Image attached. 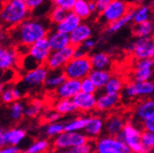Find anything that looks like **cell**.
<instances>
[{"label":"cell","mask_w":154,"mask_h":153,"mask_svg":"<svg viewBox=\"0 0 154 153\" xmlns=\"http://www.w3.org/2000/svg\"><path fill=\"white\" fill-rule=\"evenodd\" d=\"M50 20L37 17H29L19 25L10 29L9 38L16 45L30 46L43 38H47L50 32Z\"/></svg>","instance_id":"1"},{"label":"cell","mask_w":154,"mask_h":153,"mask_svg":"<svg viewBox=\"0 0 154 153\" xmlns=\"http://www.w3.org/2000/svg\"><path fill=\"white\" fill-rule=\"evenodd\" d=\"M31 13L23 0H5L0 7V23L10 29L30 17Z\"/></svg>","instance_id":"2"},{"label":"cell","mask_w":154,"mask_h":153,"mask_svg":"<svg viewBox=\"0 0 154 153\" xmlns=\"http://www.w3.org/2000/svg\"><path fill=\"white\" fill-rule=\"evenodd\" d=\"M93 70L90 57L88 55L84 57H73L63 67V72L66 78L82 80L90 74Z\"/></svg>","instance_id":"3"},{"label":"cell","mask_w":154,"mask_h":153,"mask_svg":"<svg viewBox=\"0 0 154 153\" xmlns=\"http://www.w3.org/2000/svg\"><path fill=\"white\" fill-rule=\"evenodd\" d=\"M49 72L50 70L45 64L38 65V67L24 72L18 86L24 91V93L27 90H35L44 86Z\"/></svg>","instance_id":"4"},{"label":"cell","mask_w":154,"mask_h":153,"mask_svg":"<svg viewBox=\"0 0 154 153\" xmlns=\"http://www.w3.org/2000/svg\"><path fill=\"white\" fill-rule=\"evenodd\" d=\"M141 128H140L136 124L133 122H127L123 130L116 137L124 141L129 147L131 151L148 153L141 143Z\"/></svg>","instance_id":"5"},{"label":"cell","mask_w":154,"mask_h":153,"mask_svg":"<svg viewBox=\"0 0 154 153\" xmlns=\"http://www.w3.org/2000/svg\"><path fill=\"white\" fill-rule=\"evenodd\" d=\"M89 138L85 135L84 131L72 132L63 131L60 135L53 139L52 146L55 148L70 149L73 147L79 146L89 141Z\"/></svg>","instance_id":"6"},{"label":"cell","mask_w":154,"mask_h":153,"mask_svg":"<svg viewBox=\"0 0 154 153\" xmlns=\"http://www.w3.org/2000/svg\"><path fill=\"white\" fill-rule=\"evenodd\" d=\"M75 48L76 47L72 45H69L62 50L51 51L45 63V65L50 71L63 70L68 62H70L74 57Z\"/></svg>","instance_id":"7"},{"label":"cell","mask_w":154,"mask_h":153,"mask_svg":"<svg viewBox=\"0 0 154 153\" xmlns=\"http://www.w3.org/2000/svg\"><path fill=\"white\" fill-rule=\"evenodd\" d=\"M122 93L123 97L126 99L150 96L154 93V83L152 80L143 82H130L124 86Z\"/></svg>","instance_id":"8"},{"label":"cell","mask_w":154,"mask_h":153,"mask_svg":"<svg viewBox=\"0 0 154 153\" xmlns=\"http://www.w3.org/2000/svg\"><path fill=\"white\" fill-rule=\"evenodd\" d=\"M130 9L127 0H110L107 7L100 13L101 20L106 24L113 23L125 16Z\"/></svg>","instance_id":"9"},{"label":"cell","mask_w":154,"mask_h":153,"mask_svg":"<svg viewBox=\"0 0 154 153\" xmlns=\"http://www.w3.org/2000/svg\"><path fill=\"white\" fill-rule=\"evenodd\" d=\"M128 50L137 60L154 59V44L150 37L137 38L128 44Z\"/></svg>","instance_id":"10"},{"label":"cell","mask_w":154,"mask_h":153,"mask_svg":"<svg viewBox=\"0 0 154 153\" xmlns=\"http://www.w3.org/2000/svg\"><path fill=\"white\" fill-rule=\"evenodd\" d=\"M95 151L106 150L112 153H129V147L121 139L114 136H103L94 141Z\"/></svg>","instance_id":"11"},{"label":"cell","mask_w":154,"mask_h":153,"mask_svg":"<svg viewBox=\"0 0 154 153\" xmlns=\"http://www.w3.org/2000/svg\"><path fill=\"white\" fill-rule=\"evenodd\" d=\"M51 51L48 39L43 38L29 46L27 55H29L38 65H42L45 64Z\"/></svg>","instance_id":"12"},{"label":"cell","mask_w":154,"mask_h":153,"mask_svg":"<svg viewBox=\"0 0 154 153\" xmlns=\"http://www.w3.org/2000/svg\"><path fill=\"white\" fill-rule=\"evenodd\" d=\"M154 75V59L137 60L134 66V81L143 82L152 80Z\"/></svg>","instance_id":"13"},{"label":"cell","mask_w":154,"mask_h":153,"mask_svg":"<svg viewBox=\"0 0 154 153\" xmlns=\"http://www.w3.org/2000/svg\"><path fill=\"white\" fill-rule=\"evenodd\" d=\"M79 92H81V81L66 78L59 87L54 90V94L56 98L72 99Z\"/></svg>","instance_id":"14"},{"label":"cell","mask_w":154,"mask_h":153,"mask_svg":"<svg viewBox=\"0 0 154 153\" xmlns=\"http://www.w3.org/2000/svg\"><path fill=\"white\" fill-rule=\"evenodd\" d=\"M77 111L82 113H90L96 109V95L95 93H87L79 92L72 98Z\"/></svg>","instance_id":"15"},{"label":"cell","mask_w":154,"mask_h":153,"mask_svg":"<svg viewBox=\"0 0 154 153\" xmlns=\"http://www.w3.org/2000/svg\"><path fill=\"white\" fill-rule=\"evenodd\" d=\"M19 59L20 56L16 48L3 46L0 52V70L8 71L13 69L17 64H18Z\"/></svg>","instance_id":"16"},{"label":"cell","mask_w":154,"mask_h":153,"mask_svg":"<svg viewBox=\"0 0 154 153\" xmlns=\"http://www.w3.org/2000/svg\"><path fill=\"white\" fill-rule=\"evenodd\" d=\"M154 115V98H146L138 103L133 110V118L142 123Z\"/></svg>","instance_id":"17"},{"label":"cell","mask_w":154,"mask_h":153,"mask_svg":"<svg viewBox=\"0 0 154 153\" xmlns=\"http://www.w3.org/2000/svg\"><path fill=\"white\" fill-rule=\"evenodd\" d=\"M69 35H70L71 45L74 47H79L84 41L92 38L93 29L91 25L82 21V23Z\"/></svg>","instance_id":"18"},{"label":"cell","mask_w":154,"mask_h":153,"mask_svg":"<svg viewBox=\"0 0 154 153\" xmlns=\"http://www.w3.org/2000/svg\"><path fill=\"white\" fill-rule=\"evenodd\" d=\"M105 129V121L102 118L98 116L88 117L84 132L85 135L91 139H95L102 135Z\"/></svg>","instance_id":"19"},{"label":"cell","mask_w":154,"mask_h":153,"mask_svg":"<svg viewBox=\"0 0 154 153\" xmlns=\"http://www.w3.org/2000/svg\"><path fill=\"white\" fill-rule=\"evenodd\" d=\"M119 102V94H111L104 92L96 95V109L100 112H107L115 108Z\"/></svg>","instance_id":"20"},{"label":"cell","mask_w":154,"mask_h":153,"mask_svg":"<svg viewBox=\"0 0 154 153\" xmlns=\"http://www.w3.org/2000/svg\"><path fill=\"white\" fill-rule=\"evenodd\" d=\"M47 39H48L50 47L52 51L62 50L71 45L70 35L67 33L58 31L56 29H52L51 31L49 32Z\"/></svg>","instance_id":"21"},{"label":"cell","mask_w":154,"mask_h":153,"mask_svg":"<svg viewBox=\"0 0 154 153\" xmlns=\"http://www.w3.org/2000/svg\"><path fill=\"white\" fill-rule=\"evenodd\" d=\"M82 21L83 20L81 18L72 10H71V11H68L66 17L63 18V21L54 25V29L63 32V33L70 34L82 23Z\"/></svg>","instance_id":"22"},{"label":"cell","mask_w":154,"mask_h":153,"mask_svg":"<svg viewBox=\"0 0 154 153\" xmlns=\"http://www.w3.org/2000/svg\"><path fill=\"white\" fill-rule=\"evenodd\" d=\"M126 123L127 122L122 116H119V115H112V116H110L105 121L104 131L106 133V135L116 137L123 130Z\"/></svg>","instance_id":"23"},{"label":"cell","mask_w":154,"mask_h":153,"mask_svg":"<svg viewBox=\"0 0 154 153\" xmlns=\"http://www.w3.org/2000/svg\"><path fill=\"white\" fill-rule=\"evenodd\" d=\"M27 137V131L22 127H11L4 131V145L18 146Z\"/></svg>","instance_id":"24"},{"label":"cell","mask_w":154,"mask_h":153,"mask_svg":"<svg viewBox=\"0 0 154 153\" xmlns=\"http://www.w3.org/2000/svg\"><path fill=\"white\" fill-rule=\"evenodd\" d=\"M24 95V91L18 85H7L0 94V99L5 105H10L15 101L20 100Z\"/></svg>","instance_id":"25"},{"label":"cell","mask_w":154,"mask_h":153,"mask_svg":"<svg viewBox=\"0 0 154 153\" xmlns=\"http://www.w3.org/2000/svg\"><path fill=\"white\" fill-rule=\"evenodd\" d=\"M90 61L93 69L108 70L112 64V59L106 52H94L90 56Z\"/></svg>","instance_id":"26"},{"label":"cell","mask_w":154,"mask_h":153,"mask_svg":"<svg viewBox=\"0 0 154 153\" xmlns=\"http://www.w3.org/2000/svg\"><path fill=\"white\" fill-rule=\"evenodd\" d=\"M89 78L93 81L97 90H101L105 87L106 83L111 77V72L108 70H97L93 69L88 75Z\"/></svg>","instance_id":"27"},{"label":"cell","mask_w":154,"mask_h":153,"mask_svg":"<svg viewBox=\"0 0 154 153\" xmlns=\"http://www.w3.org/2000/svg\"><path fill=\"white\" fill-rule=\"evenodd\" d=\"M53 108L62 116H68L77 112V108L72 99L67 98H57L53 104Z\"/></svg>","instance_id":"28"},{"label":"cell","mask_w":154,"mask_h":153,"mask_svg":"<svg viewBox=\"0 0 154 153\" xmlns=\"http://www.w3.org/2000/svg\"><path fill=\"white\" fill-rule=\"evenodd\" d=\"M66 80V76L63 73V70L58 71H50L48 77L44 83V86L48 90H55L59 87Z\"/></svg>","instance_id":"29"},{"label":"cell","mask_w":154,"mask_h":153,"mask_svg":"<svg viewBox=\"0 0 154 153\" xmlns=\"http://www.w3.org/2000/svg\"><path fill=\"white\" fill-rule=\"evenodd\" d=\"M133 18H134V8H130L129 11L125 16L120 17L119 20H118L117 21H115L113 23L108 24L106 31L110 34L118 32L120 29H122L124 27L128 25L129 23L133 22Z\"/></svg>","instance_id":"30"},{"label":"cell","mask_w":154,"mask_h":153,"mask_svg":"<svg viewBox=\"0 0 154 153\" xmlns=\"http://www.w3.org/2000/svg\"><path fill=\"white\" fill-rule=\"evenodd\" d=\"M124 81L119 75H111L110 79L103 88L105 93L111 94H119L124 88Z\"/></svg>","instance_id":"31"},{"label":"cell","mask_w":154,"mask_h":153,"mask_svg":"<svg viewBox=\"0 0 154 153\" xmlns=\"http://www.w3.org/2000/svg\"><path fill=\"white\" fill-rule=\"evenodd\" d=\"M151 7L147 4L139 5L136 8H134V18L133 22L139 24L150 20L151 17Z\"/></svg>","instance_id":"32"},{"label":"cell","mask_w":154,"mask_h":153,"mask_svg":"<svg viewBox=\"0 0 154 153\" xmlns=\"http://www.w3.org/2000/svg\"><path fill=\"white\" fill-rule=\"evenodd\" d=\"M133 33L137 38L151 37L154 33V23L149 20L139 24H135Z\"/></svg>","instance_id":"33"},{"label":"cell","mask_w":154,"mask_h":153,"mask_svg":"<svg viewBox=\"0 0 154 153\" xmlns=\"http://www.w3.org/2000/svg\"><path fill=\"white\" fill-rule=\"evenodd\" d=\"M72 11L78 16L82 20H85L93 14L89 8V0H76L72 8Z\"/></svg>","instance_id":"34"},{"label":"cell","mask_w":154,"mask_h":153,"mask_svg":"<svg viewBox=\"0 0 154 153\" xmlns=\"http://www.w3.org/2000/svg\"><path fill=\"white\" fill-rule=\"evenodd\" d=\"M25 104L20 100L15 101L10 104L8 108L9 118L13 121H19L25 116Z\"/></svg>","instance_id":"35"},{"label":"cell","mask_w":154,"mask_h":153,"mask_svg":"<svg viewBox=\"0 0 154 153\" xmlns=\"http://www.w3.org/2000/svg\"><path fill=\"white\" fill-rule=\"evenodd\" d=\"M87 118L88 117L79 116L65 122V127H64L65 131H72V132L84 131L87 122Z\"/></svg>","instance_id":"36"},{"label":"cell","mask_w":154,"mask_h":153,"mask_svg":"<svg viewBox=\"0 0 154 153\" xmlns=\"http://www.w3.org/2000/svg\"><path fill=\"white\" fill-rule=\"evenodd\" d=\"M44 111V104L41 100H33L25 107V117L29 118H36Z\"/></svg>","instance_id":"37"},{"label":"cell","mask_w":154,"mask_h":153,"mask_svg":"<svg viewBox=\"0 0 154 153\" xmlns=\"http://www.w3.org/2000/svg\"><path fill=\"white\" fill-rule=\"evenodd\" d=\"M65 122L63 121H56L52 123H47L44 127V134L51 139H54L61 133L65 131Z\"/></svg>","instance_id":"38"},{"label":"cell","mask_w":154,"mask_h":153,"mask_svg":"<svg viewBox=\"0 0 154 153\" xmlns=\"http://www.w3.org/2000/svg\"><path fill=\"white\" fill-rule=\"evenodd\" d=\"M51 145V142L47 139H40L32 142L28 149L33 153H47Z\"/></svg>","instance_id":"39"},{"label":"cell","mask_w":154,"mask_h":153,"mask_svg":"<svg viewBox=\"0 0 154 153\" xmlns=\"http://www.w3.org/2000/svg\"><path fill=\"white\" fill-rule=\"evenodd\" d=\"M68 11L60 8V7H54L51 9L49 13V20L53 25H56L63 20V18L66 17Z\"/></svg>","instance_id":"40"},{"label":"cell","mask_w":154,"mask_h":153,"mask_svg":"<svg viewBox=\"0 0 154 153\" xmlns=\"http://www.w3.org/2000/svg\"><path fill=\"white\" fill-rule=\"evenodd\" d=\"M140 139L142 145L148 152L154 150V132L142 130Z\"/></svg>","instance_id":"41"},{"label":"cell","mask_w":154,"mask_h":153,"mask_svg":"<svg viewBox=\"0 0 154 153\" xmlns=\"http://www.w3.org/2000/svg\"><path fill=\"white\" fill-rule=\"evenodd\" d=\"M94 143L87 141L85 144L73 147L69 149L70 153H94Z\"/></svg>","instance_id":"42"},{"label":"cell","mask_w":154,"mask_h":153,"mask_svg":"<svg viewBox=\"0 0 154 153\" xmlns=\"http://www.w3.org/2000/svg\"><path fill=\"white\" fill-rule=\"evenodd\" d=\"M62 115L60 113H58L54 108L47 110L43 113L42 118L46 123H52V122H56V121H60V119L62 118Z\"/></svg>","instance_id":"43"},{"label":"cell","mask_w":154,"mask_h":153,"mask_svg":"<svg viewBox=\"0 0 154 153\" xmlns=\"http://www.w3.org/2000/svg\"><path fill=\"white\" fill-rule=\"evenodd\" d=\"M81 91L87 93H95L97 91V88L89 78V76L81 80Z\"/></svg>","instance_id":"44"},{"label":"cell","mask_w":154,"mask_h":153,"mask_svg":"<svg viewBox=\"0 0 154 153\" xmlns=\"http://www.w3.org/2000/svg\"><path fill=\"white\" fill-rule=\"evenodd\" d=\"M54 7H60L67 11L72 10L76 0H50Z\"/></svg>","instance_id":"45"},{"label":"cell","mask_w":154,"mask_h":153,"mask_svg":"<svg viewBox=\"0 0 154 153\" xmlns=\"http://www.w3.org/2000/svg\"><path fill=\"white\" fill-rule=\"evenodd\" d=\"M23 1L25 2L27 7L29 8V10L33 12L38 9L41 7H42L45 4L46 0H23Z\"/></svg>","instance_id":"46"},{"label":"cell","mask_w":154,"mask_h":153,"mask_svg":"<svg viewBox=\"0 0 154 153\" xmlns=\"http://www.w3.org/2000/svg\"><path fill=\"white\" fill-rule=\"evenodd\" d=\"M82 50H84L87 54L89 51H91L94 47H95V41L93 39V38H90V39L86 40L85 41H84L80 46H79Z\"/></svg>","instance_id":"47"},{"label":"cell","mask_w":154,"mask_h":153,"mask_svg":"<svg viewBox=\"0 0 154 153\" xmlns=\"http://www.w3.org/2000/svg\"><path fill=\"white\" fill-rule=\"evenodd\" d=\"M142 128L143 130L146 131H150V132H154V115L152 117L147 118L146 120H144L142 123Z\"/></svg>","instance_id":"48"},{"label":"cell","mask_w":154,"mask_h":153,"mask_svg":"<svg viewBox=\"0 0 154 153\" xmlns=\"http://www.w3.org/2000/svg\"><path fill=\"white\" fill-rule=\"evenodd\" d=\"M19 150L18 146L14 145H4L0 147V153H17Z\"/></svg>","instance_id":"49"},{"label":"cell","mask_w":154,"mask_h":153,"mask_svg":"<svg viewBox=\"0 0 154 153\" xmlns=\"http://www.w3.org/2000/svg\"><path fill=\"white\" fill-rule=\"evenodd\" d=\"M109 1L110 0H99V1H96V12H103L105 8L107 7Z\"/></svg>","instance_id":"50"},{"label":"cell","mask_w":154,"mask_h":153,"mask_svg":"<svg viewBox=\"0 0 154 153\" xmlns=\"http://www.w3.org/2000/svg\"><path fill=\"white\" fill-rule=\"evenodd\" d=\"M87 53L82 50L80 47H76L75 48V53H74V57H84V56H86Z\"/></svg>","instance_id":"51"},{"label":"cell","mask_w":154,"mask_h":153,"mask_svg":"<svg viewBox=\"0 0 154 153\" xmlns=\"http://www.w3.org/2000/svg\"><path fill=\"white\" fill-rule=\"evenodd\" d=\"M47 153H70L68 149H62V148H53L51 150H49Z\"/></svg>","instance_id":"52"},{"label":"cell","mask_w":154,"mask_h":153,"mask_svg":"<svg viewBox=\"0 0 154 153\" xmlns=\"http://www.w3.org/2000/svg\"><path fill=\"white\" fill-rule=\"evenodd\" d=\"M89 8L92 13L96 12V1L95 0H89Z\"/></svg>","instance_id":"53"},{"label":"cell","mask_w":154,"mask_h":153,"mask_svg":"<svg viewBox=\"0 0 154 153\" xmlns=\"http://www.w3.org/2000/svg\"><path fill=\"white\" fill-rule=\"evenodd\" d=\"M128 3H131V4H134V5H141L143 4L146 0H127Z\"/></svg>","instance_id":"54"},{"label":"cell","mask_w":154,"mask_h":153,"mask_svg":"<svg viewBox=\"0 0 154 153\" xmlns=\"http://www.w3.org/2000/svg\"><path fill=\"white\" fill-rule=\"evenodd\" d=\"M4 84L2 83V82H0V94H1V93H2V91H3V89H4Z\"/></svg>","instance_id":"55"},{"label":"cell","mask_w":154,"mask_h":153,"mask_svg":"<svg viewBox=\"0 0 154 153\" xmlns=\"http://www.w3.org/2000/svg\"><path fill=\"white\" fill-rule=\"evenodd\" d=\"M17 153H33V152H31L29 149H27V150H19Z\"/></svg>","instance_id":"56"},{"label":"cell","mask_w":154,"mask_h":153,"mask_svg":"<svg viewBox=\"0 0 154 153\" xmlns=\"http://www.w3.org/2000/svg\"><path fill=\"white\" fill-rule=\"evenodd\" d=\"M94 153H112V152L106 151V150H100V151H94Z\"/></svg>","instance_id":"57"},{"label":"cell","mask_w":154,"mask_h":153,"mask_svg":"<svg viewBox=\"0 0 154 153\" xmlns=\"http://www.w3.org/2000/svg\"><path fill=\"white\" fill-rule=\"evenodd\" d=\"M2 74H3V71L0 70V82H1V79H2Z\"/></svg>","instance_id":"58"},{"label":"cell","mask_w":154,"mask_h":153,"mask_svg":"<svg viewBox=\"0 0 154 153\" xmlns=\"http://www.w3.org/2000/svg\"><path fill=\"white\" fill-rule=\"evenodd\" d=\"M151 8H152V10H154V0H152V2H151Z\"/></svg>","instance_id":"59"},{"label":"cell","mask_w":154,"mask_h":153,"mask_svg":"<svg viewBox=\"0 0 154 153\" xmlns=\"http://www.w3.org/2000/svg\"><path fill=\"white\" fill-rule=\"evenodd\" d=\"M151 38V40H152V42H153V44H154V33H153V35L150 37Z\"/></svg>","instance_id":"60"},{"label":"cell","mask_w":154,"mask_h":153,"mask_svg":"<svg viewBox=\"0 0 154 153\" xmlns=\"http://www.w3.org/2000/svg\"><path fill=\"white\" fill-rule=\"evenodd\" d=\"M129 153H141V152H136V151H130ZM149 153V152H148Z\"/></svg>","instance_id":"61"},{"label":"cell","mask_w":154,"mask_h":153,"mask_svg":"<svg viewBox=\"0 0 154 153\" xmlns=\"http://www.w3.org/2000/svg\"><path fill=\"white\" fill-rule=\"evenodd\" d=\"M2 48H3V46L0 45V52H1V50H2Z\"/></svg>","instance_id":"62"},{"label":"cell","mask_w":154,"mask_h":153,"mask_svg":"<svg viewBox=\"0 0 154 153\" xmlns=\"http://www.w3.org/2000/svg\"><path fill=\"white\" fill-rule=\"evenodd\" d=\"M152 82L154 83V75H153V77H152Z\"/></svg>","instance_id":"63"},{"label":"cell","mask_w":154,"mask_h":153,"mask_svg":"<svg viewBox=\"0 0 154 153\" xmlns=\"http://www.w3.org/2000/svg\"><path fill=\"white\" fill-rule=\"evenodd\" d=\"M95 1H99V0H95Z\"/></svg>","instance_id":"64"}]
</instances>
